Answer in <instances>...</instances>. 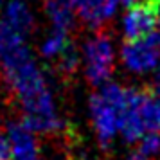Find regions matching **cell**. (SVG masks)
I'll return each instance as SVG.
<instances>
[{
	"mask_svg": "<svg viewBox=\"0 0 160 160\" xmlns=\"http://www.w3.org/2000/svg\"><path fill=\"white\" fill-rule=\"evenodd\" d=\"M87 78L92 85H101L113 72V49L108 34L99 32L85 45Z\"/></svg>",
	"mask_w": 160,
	"mask_h": 160,
	"instance_id": "cell-1",
	"label": "cell"
},
{
	"mask_svg": "<svg viewBox=\"0 0 160 160\" xmlns=\"http://www.w3.org/2000/svg\"><path fill=\"white\" fill-rule=\"evenodd\" d=\"M122 63L131 72L144 74L160 65V32L135 42H126L122 47Z\"/></svg>",
	"mask_w": 160,
	"mask_h": 160,
	"instance_id": "cell-2",
	"label": "cell"
},
{
	"mask_svg": "<svg viewBox=\"0 0 160 160\" xmlns=\"http://www.w3.org/2000/svg\"><path fill=\"white\" fill-rule=\"evenodd\" d=\"M158 27V16L155 0H142L131 4L124 16V38L126 42H135L149 36Z\"/></svg>",
	"mask_w": 160,
	"mask_h": 160,
	"instance_id": "cell-3",
	"label": "cell"
},
{
	"mask_svg": "<svg viewBox=\"0 0 160 160\" xmlns=\"http://www.w3.org/2000/svg\"><path fill=\"white\" fill-rule=\"evenodd\" d=\"M90 112L94 119V128L97 131V137L104 148L112 142L119 130V117L117 108L104 97L102 94H95L90 99Z\"/></svg>",
	"mask_w": 160,
	"mask_h": 160,
	"instance_id": "cell-4",
	"label": "cell"
},
{
	"mask_svg": "<svg viewBox=\"0 0 160 160\" xmlns=\"http://www.w3.org/2000/svg\"><path fill=\"white\" fill-rule=\"evenodd\" d=\"M74 8L83 22H87L92 27H99L101 23L112 18L117 0H72Z\"/></svg>",
	"mask_w": 160,
	"mask_h": 160,
	"instance_id": "cell-5",
	"label": "cell"
},
{
	"mask_svg": "<svg viewBox=\"0 0 160 160\" xmlns=\"http://www.w3.org/2000/svg\"><path fill=\"white\" fill-rule=\"evenodd\" d=\"M4 23L16 31L20 36H25L32 29V15L22 0H11L6 8Z\"/></svg>",
	"mask_w": 160,
	"mask_h": 160,
	"instance_id": "cell-6",
	"label": "cell"
},
{
	"mask_svg": "<svg viewBox=\"0 0 160 160\" xmlns=\"http://www.w3.org/2000/svg\"><path fill=\"white\" fill-rule=\"evenodd\" d=\"M45 11L51 22L54 23V29L68 32L74 23V13H76L72 0H45Z\"/></svg>",
	"mask_w": 160,
	"mask_h": 160,
	"instance_id": "cell-7",
	"label": "cell"
},
{
	"mask_svg": "<svg viewBox=\"0 0 160 160\" xmlns=\"http://www.w3.org/2000/svg\"><path fill=\"white\" fill-rule=\"evenodd\" d=\"M68 45H70V42H68V36H67L65 31L54 29V32L42 45V54L45 58H58Z\"/></svg>",
	"mask_w": 160,
	"mask_h": 160,
	"instance_id": "cell-8",
	"label": "cell"
},
{
	"mask_svg": "<svg viewBox=\"0 0 160 160\" xmlns=\"http://www.w3.org/2000/svg\"><path fill=\"white\" fill-rule=\"evenodd\" d=\"M78 61H79V58H78L76 51L72 49V45H68L65 51L58 56V70L63 76H72L76 72Z\"/></svg>",
	"mask_w": 160,
	"mask_h": 160,
	"instance_id": "cell-9",
	"label": "cell"
},
{
	"mask_svg": "<svg viewBox=\"0 0 160 160\" xmlns=\"http://www.w3.org/2000/svg\"><path fill=\"white\" fill-rule=\"evenodd\" d=\"M140 151H144L148 157L155 155L160 151V135L157 131H148L144 137L140 138V146H138Z\"/></svg>",
	"mask_w": 160,
	"mask_h": 160,
	"instance_id": "cell-10",
	"label": "cell"
},
{
	"mask_svg": "<svg viewBox=\"0 0 160 160\" xmlns=\"http://www.w3.org/2000/svg\"><path fill=\"white\" fill-rule=\"evenodd\" d=\"M0 160H13V148L9 137L0 133Z\"/></svg>",
	"mask_w": 160,
	"mask_h": 160,
	"instance_id": "cell-11",
	"label": "cell"
},
{
	"mask_svg": "<svg viewBox=\"0 0 160 160\" xmlns=\"http://www.w3.org/2000/svg\"><path fill=\"white\" fill-rule=\"evenodd\" d=\"M149 157L146 155L144 151H140V149H135V151L130 155V160H148Z\"/></svg>",
	"mask_w": 160,
	"mask_h": 160,
	"instance_id": "cell-12",
	"label": "cell"
},
{
	"mask_svg": "<svg viewBox=\"0 0 160 160\" xmlns=\"http://www.w3.org/2000/svg\"><path fill=\"white\" fill-rule=\"evenodd\" d=\"M153 94H155V97L160 101V72L158 76H157V79H155V87H153Z\"/></svg>",
	"mask_w": 160,
	"mask_h": 160,
	"instance_id": "cell-13",
	"label": "cell"
},
{
	"mask_svg": "<svg viewBox=\"0 0 160 160\" xmlns=\"http://www.w3.org/2000/svg\"><path fill=\"white\" fill-rule=\"evenodd\" d=\"M155 6H157V16H158V27H160V0H155Z\"/></svg>",
	"mask_w": 160,
	"mask_h": 160,
	"instance_id": "cell-14",
	"label": "cell"
},
{
	"mask_svg": "<svg viewBox=\"0 0 160 160\" xmlns=\"http://www.w3.org/2000/svg\"><path fill=\"white\" fill-rule=\"evenodd\" d=\"M117 2H121L124 6H131V4H133V0H117Z\"/></svg>",
	"mask_w": 160,
	"mask_h": 160,
	"instance_id": "cell-15",
	"label": "cell"
},
{
	"mask_svg": "<svg viewBox=\"0 0 160 160\" xmlns=\"http://www.w3.org/2000/svg\"><path fill=\"white\" fill-rule=\"evenodd\" d=\"M74 160H87V158H83V157H78V158H74Z\"/></svg>",
	"mask_w": 160,
	"mask_h": 160,
	"instance_id": "cell-16",
	"label": "cell"
}]
</instances>
